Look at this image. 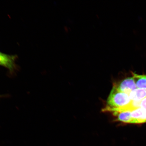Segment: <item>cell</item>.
Returning a JSON list of instances; mask_svg holds the SVG:
<instances>
[{
  "mask_svg": "<svg viewBox=\"0 0 146 146\" xmlns=\"http://www.w3.org/2000/svg\"><path fill=\"white\" fill-rule=\"evenodd\" d=\"M129 95L120 92L115 87H113L108 98L104 110L113 112L124 110H134L131 105Z\"/></svg>",
  "mask_w": 146,
  "mask_h": 146,
  "instance_id": "obj_1",
  "label": "cell"
},
{
  "mask_svg": "<svg viewBox=\"0 0 146 146\" xmlns=\"http://www.w3.org/2000/svg\"><path fill=\"white\" fill-rule=\"evenodd\" d=\"M17 55H10L0 52V66L8 69L11 73H13L17 69L16 64Z\"/></svg>",
  "mask_w": 146,
  "mask_h": 146,
  "instance_id": "obj_2",
  "label": "cell"
},
{
  "mask_svg": "<svg viewBox=\"0 0 146 146\" xmlns=\"http://www.w3.org/2000/svg\"><path fill=\"white\" fill-rule=\"evenodd\" d=\"M120 92L129 95L132 91L137 88L135 83L133 76L125 78L118 84L114 86Z\"/></svg>",
  "mask_w": 146,
  "mask_h": 146,
  "instance_id": "obj_3",
  "label": "cell"
},
{
  "mask_svg": "<svg viewBox=\"0 0 146 146\" xmlns=\"http://www.w3.org/2000/svg\"><path fill=\"white\" fill-rule=\"evenodd\" d=\"M132 123L140 124L146 123V111L141 108L131 111Z\"/></svg>",
  "mask_w": 146,
  "mask_h": 146,
  "instance_id": "obj_4",
  "label": "cell"
},
{
  "mask_svg": "<svg viewBox=\"0 0 146 146\" xmlns=\"http://www.w3.org/2000/svg\"><path fill=\"white\" fill-rule=\"evenodd\" d=\"M131 111L130 110H124L113 112V113L116 117L117 121L123 123H132Z\"/></svg>",
  "mask_w": 146,
  "mask_h": 146,
  "instance_id": "obj_5",
  "label": "cell"
},
{
  "mask_svg": "<svg viewBox=\"0 0 146 146\" xmlns=\"http://www.w3.org/2000/svg\"><path fill=\"white\" fill-rule=\"evenodd\" d=\"M129 96L131 101H140L146 97V90L137 88L132 91Z\"/></svg>",
  "mask_w": 146,
  "mask_h": 146,
  "instance_id": "obj_6",
  "label": "cell"
},
{
  "mask_svg": "<svg viewBox=\"0 0 146 146\" xmlns=\"http://www.w3.org/2000/svg\"><path fill=\"white\" fill-rule=\"evenodd\" d=\"M132 74L137 88L146 90V74H139L134 72Z\"/></svg>",
  "mask_w": 146,
  "mask_h": 146,
  "instance_id": "obj_7",
  "label": "cell"
},
{
  "mask_svg": "<svg viewBox=\"0 0 146 146\" xmlns=\"http://www.w3.org/2000/svg\"><path fill=\"white\" fill-rule=\"evenodd\" d=\"M140 108L146 111V97L141 100L140 104Z\"/></svg>",
  "mask_w": 146,
  "mask_h": 146,
  "instance_id": "obj_8",
  "label": "cell"
},
{
  "mask_svg": "<svg viewBox=\"0 0 146 146\" xmlns=\"http://www.w3.org/2000/svg\"><path fill=\"white\" fill-rule=\"evenodd\" d=\"M1 97H2V96H0V98H1Z\"/></svg>",
  "mask_w": 146,
  "mask_h": 146,
  "instance_id": "obj_9",
  "label": "cell"
}]
</instances>
